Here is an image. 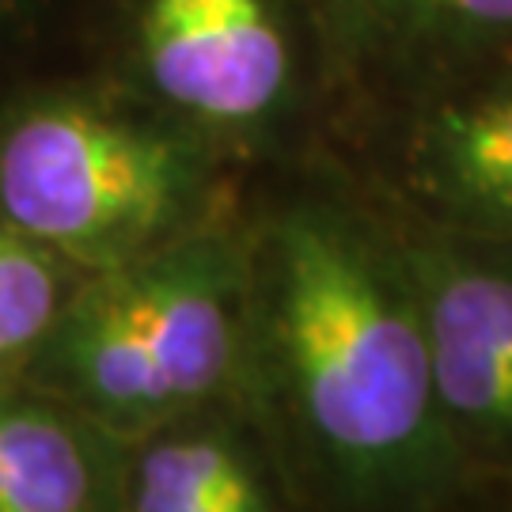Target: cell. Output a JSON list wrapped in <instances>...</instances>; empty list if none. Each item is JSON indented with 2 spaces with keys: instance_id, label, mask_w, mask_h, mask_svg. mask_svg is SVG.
Returning <instances> with one entry per match:
<instances>
[{
  "instance_id": "obj_3",
  "label": "cell",
  "mask_w": 512,
  "mask_h": 512,
  "mask_svg": "<svg viewBox=\"0 0 512 512\" xmlns=\"http://www.w3.org/2000/svg\"><path fill=\"white\" fill-rule=\"evenodd\" d=\"M213 145L171 114L38 99L0 126V220L80 274L122 266L217 220Z\"/></svg>"
},
{
  "instance_id": "obj_1",
  "label": "cell",
  "mask_w": 512,
  "mask_h": 512,
  "mask_svg": "<svg viewBox=\"0 0 512 512\" xmlns=\"http://www.w3.org/2000/svg\"><path fill=\"white\" fill-rule=\"evenodd\" d=\"M239 387L323 512H437L456 490L395 220L346 190L300 186L251 228Z\"/></svg>"
},
{
  "instance_id": "obj_9",
  "label": "cell",
  "mask_w": 512,
  "mask_h": 512,
  "mask_svg": "<svg viewBox=\"0 0 512 512\" xmlns=\"http://www.w3.org/2000/svg\"><path fill=\"white\" fill-rule=\"evenodd\" d=\"M80 270L0 220V372L27 365Z\"/></svg>"
},
{
  "instance_id": "obj_6",
  "label": "cell",
  "mask_w": 512,
  "mask_h": 512,
  "mask_svg": "<svg viewBox=\"0 0 512 512\" xmlns=\"http://www.w3.org/2000/svg\"><path fill=\"white\" fill-rule=\"evenodd\" d=\"M391 129L399 217L512 243V65L399 99Z\"/></svg>"
},
{
  "instance_id": "obj_7",
  "label": "cell",
  "mask_w": 512,
  "mask_h": 512,
  "mask_svg": "<svg viewBox=\"0 0 512 512\" xmlns=\"http://www.w3.org/2000/svg\"><path fill=\"white\" fill-rule=\"evenodd\" d=\"M323 65L410 99L512 65V0H293Z\"/></svg>"
},
{
  "instance_id": "obj_4",
  "label": "cell",
  "mask_w": 512,
  "mask_h": 512,
  "mask_svg": "<svg viewBox=\"0 0 512 512\" xmlns=\"http://www.w3.org/2000/svg\"><path fill=\"white\" fill-rule=\"evenodd\" d=\"M391 220L459 459L512 475V243Z\"/></svg>"
},
{
  "instance_id": "obj_8",
  "label": "cell",
  "mask_w": 512,
  "mask_h": 512,
  "mask_svg": "<svg viewBox=\"0 0 512 512\" xmlns=\"http://www.w3.org/2000/svg\"><path fill=\"white\" fill-rule=\"evenodd\" d=\"M110 440L57 399L0 395V512H118Z\"/></svg>"
},
{
  "instance_id": "obj_2",
  "label": "cell",
  "mask_w": 512,
  "mask_h": 512,
  "mask_svg": "<svg viewBox=\"0 0 512 512\" xmlns=\"http://www.w3.org/2000/svg\"><path fill=\"white\" fill-rule=\"evenodd\" d=\"M251 232L209 220L148 255L80 274L27 365L57 403L141 440L243 376Z\"/></svg>"
},
{
  "instance_id": "obj_5",
  "label": "cell",
  "mask_w": 512,
  "mask_h": 512,
  "mask_svg": "<svg viewBox=\"0 0 512 512\" xmlns=\"http://www.w3.org/2000/svg\"><path fill=\"white\" fill-rule=\"evenodd\" d=\"M296 27L285 0H141V73L209 141L262 137L300 103Z\"/></svg>"
},
{
  "instance_id": "obj_10",
  "label": "cell",
  "mask_w": 512,
  "mask_h": 512,
  "mask_svg": "<svg viewBox=\"0 0 512 512\" xmlns=\"http://www.w3.org/2000/svg\"><path fill=\"white\" fill-rule=\"evenodd\" d=\"M38 0H0V38L12 35L23 27V19L31 16V8H35Z\"/></svg>"
}]
</instances>
